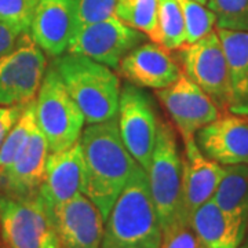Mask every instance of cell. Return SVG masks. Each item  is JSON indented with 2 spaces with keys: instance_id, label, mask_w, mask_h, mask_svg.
<instances>
[{
  "instance_id": "6da1fadb",
  "label": "cell",
  "mask_w": 248,
  "mask_h": 248,
  "mask_svg": "<svg viewBox=\"0 0 248 248\" xmlns=\"http://www.w3.org/2000/svg\"><path fill=\"white\" fill-rule=\"evenodd\" d=\"M79 142L84 161L83 195L97 205L107 221L138 163L124 146L116 117L89 124Z\"/></svg>"
},
{
  "instance_id": "7a4b0ae2",
  "label": "cell",
  "mask_w": 248,
  "mask_h": 248,
  "mask_svg": "<svg viewBox=\"0 0 248 248\" xmlns=\"http://www.w3.org/2000/svg\"><path fill=\"white\" fill-rule=\"evenodd\" d=\"M161 241L148 175L138 164L108 215L99 248H160Z\"/></svg>"
},
{
  "instance_id": "3957f363",
  "label": "cell",
  "mask_w": 248,
  "mask_h": 248,
  "mask_svg": "<svg viewBox=\"0 0 248 248\" xmlns=\"http://www.w3.org/2000/svg\"><path fill=\"white\" fill-rule=\"evenodd\" d=\"M53 66L87 124L115 119L120 98V80L109 66L80 54L63 53Z\"/></svg>"
},
{
  "instance_id": "277c9868",
  "label": "cell",
  "mask_w": 248,
  "mask_h": 248,
  "mask_svg": "<svg viewBox=\"0 0 248 248\" xmlns=\"http://www.w3.org/2000/svg\"><path fill=\"white\" fill-rule=\"evenodd\" d=\"M145 172L161 231L166 232L178 223L189 222L184 210L182 157L175 131L166 122H159L156 145Z\"/></svg>"
},
{
  "instance_id": "5b68a950",
  "label": "cell",
  "mask_w": 248,
  "mask_h": 248,
  "mask_svg": "<svg viewBox=\"0 0 248 248\" xmlns=\"http://www.w3.org/2000/svg\"><path fill=\"white\" fill-rule=\"evenodd\" d=\"M0 239L4 248H60L51 208L40 190L0 193Z\"/></svg>"
},
{
  "instance_id": "8992f818",
  "label": "cell",
  "mask_w": 248,
  "mask_h": 248,
  "mask_svg": "<svg viewBox=\"0 0 248 248\" xmlns=\"http://www.w3.org/2000/svg\"><path fill=\"white\" fill-rule=\"evenodd\" d=\"M35 116L50 152H58L79 141L84 116L66 91L53 66L47 68L35 98Z\"/></svg>"
},
{
  "instance_id": "52a82bcc",
  "label": "cell",
  "mask_w": 248,
  "mask_h": 248,
  "mask_svg": "<svg viewBox=\"0 0 248 248\" xmlns=\"http://www.w3.org/2000/svg\"><path fill=\"white\" fill-rule=\"evenodd\" d=\"M184 73L203 90L221 112H229L231 81L225 50L217 29L181 50Z\"/></svg>"
},
{
  "instance_id": "ba28073f",
  "label": "cell",
  "mask_w": 248,
  "mask_h": 248,
  "mask_svg": "<svg viewBox=\"0 0 248 248\" xmlns=\"http://www.w3.org/2000/svg\"><path fill=\"white\" fill-rule=\"evenodd\" d=\"M46 71V54L29 33L19 36L16 48L0 57V105H27L35 101Z\"/></svg>"
},
{
  "instance_id": "9c48e42d",
  "label": "cell",
  "mask_w": 248,
  "mask_h": 248,
  "mask_svg": "<svg viewBox=\"0 0 248 248\" xmlns=\"http://www.w3.org/2000/svg\"><path fill=\"white\" fill-rule=\"evenodd\" d=\"M116 120L124 146L146 171L156 145L159 125L149 95L138 86L125 84L120 91Z\"/></svg>"
},
{
  "instance_id": "30bf717a",
  "label": "cell",
  "mask_w": 248,
  "mask_h": 248,
  "mask_svg": "<svg viewBox=\"0 0 248 248\" xmlns=\"http://www.w3.org/2000/svg\"><path fill=\"white\" fill-rule=\"evenodd\" d=\"M146 36L112 17L80 25L68 53L89 57L93 61L116 69L124 55L145 42Z\"/></svg>"
},
{
  "instance_id": "8fae6325",
  "label": "cell",
  "mask_w": 248,
  "mask_h": 248,
  "mask_svg": "<svg viewBox=\"0 0 248 248\" xmlns=\"http://www.w3.org/2000/svg\"><path fill=\"white\" fill-rule=\"evenodd\" d=\"M157 97L177 125L182 140L195 137L199 130L221 116L213 99L185 73H181L167 87L157 90Z\"/></svg>"
},
{
  "instance_id": "7c38bea8",
  "label": "cell",
  "mask_w": 248,
  "mask_h": 248,
  "mask_svg": "<svg viewBox=\"0 0 248 248\" xmlns=\"http://www.w3.org/2000/svg\"><path fill=\"white\" fill-rule=\"evenodd\" d=\"M78 0H39L29 35L48 57L69 51L80 28Z\"/></svg>"
},
{
  "instance_id": "4fadbf2b",
  "label": "cell",
  "mask_w": 248,
  "mask_h": 248,
  "mask_svg": "<svg viewBox=\"0 0 248 248\" xmlns=\"http://www.w3.org/2000/svg\"><path fill=\"white\" fill-rule=\"evenodd\" d=\"M50 208L60 248L101 247L105 219L87 196H76L66 203Z\"/></svg>"
},
{
  "instance_id": "5bb4252c",
  "label": "cell",
  "mask_w": 248,
  "mask_h": 248,
  "mask_svg": "<svg viewBox=\"0 0 248 248\" xmlns=\"http://www.w3.org/2000/svg\"><path fill=\"white\" fill-rule=\"evenodd\" d=\"M200 151L222 166L248 164V116L228 112L195 135Z\"/></svg>"
},
{
  "instance_id": "9a60e30c",
  "label": "cell",
  "mask_w": 248,
  "mask_h": 248,
  "mask_svg": "<svg viewBox=\"0 0 248 248\" xmlns=\"http://www.w3.org/2000/svg\"><path fill=\"white\" fill-rule=\"evenodd\" d=\"M117 68L134 86L155 90L167 87L182 73L169 48L155 42L137 46L124 55Z\"/></svg>"
},
{
  "instance_id": "2e32d148",
  "label": "cell",
  "mask_w": 248,
  "mask_h": 248,
  "mask_svg": "<svg viewBox=\"0 0 248 248\" xmlns=\"http://www.w3.org/2000/svg\"><path fill=\"white\" fill-rule=\"evenodd\" d=\"M182 157V186H184V210L186 218L196 210L213 199L217 187L221 182L225 167L218 161L210 159L200 151L195 137L184 140Z\"/></svg>"
},
{
  "instance_id": "e0dca14e",
  "label": "cell",
  "mask_w": 248,
  "mask_h": 248,
  "mask_svg": "<svg viewBox=\"0 0 248 248\" xmlns=\"http://www.w3.org/2000/svg\"><path fill=\"white\" fill-rule=\"evenodd\" d=\"M84 161L81 146L78 141L72 146L47 156L40 193L50 207L66 203L83 195Z\"/></svg>"
},
{
  "instance_id": "ac0fdd59",
  "label": "cell",
  "mask_w": 248,
  "mask_h": 248,
  "mask_svg": "<svg viewBox=\"0 0 248 248\" xmlns=\"http://www.w3.org/2000/svg\"><path fill=\"white\" fill-rule=\"evenodd\" d=\"M48 153L50 148L45 135L36 127L25 149L7 169L0 171V193L28 196L39 192Z\"/></svg>"
},
{
  "instance_id": "d6986e66",
  "label": "cell",
  "mask_w": 248,
  "mask_h": 248,
  "mask_svg": "<svg viewBox=\"0 0 248 248\" xmlns=\"http://www.w3.org/2000/svg\"><path fill=\"white\" fill-rule=\"evenodd\" d=\"M219 35L231 81L229 112L248 116V31L217 28Z\"/></svg>"
},
{
  "instance_id": "ffe728a7",
  "label": "cell",
  "mask_w": 248,
  "mask_h": 248,
  "mask_svg": "<svg viewBox=\"0 0 248 248\" xmlns=\"http://www.w3.org/2000/svg\"><path fill=\"white\" fill-rule=\"evenodd\" d=\"M190 226L207 248H239L246 234L239 222L223 213L213 199L193 213Z\"/></svg>"
},
{
  "instance_id": "44dd1931",
  "label": "cell",
  "mask_w": 248,
  "mask_h": 248,
  "mask_svg": "<svg viewBox=\"0 0 248 248\" xmlns=\"http://www.w3.org/2000/svg\"><path fill=\"white\" fill-rule=\"evenodd\" d=\"M221 182L213 196L215 204L247 231L248 223V164L223 166Z\"/></svg>"
},
{
  "instance_id": "7402d4cb",
  "label": "cell",
  "mask_w": 248,
  "mask_h": 248,
  "mask_svg": "<svg viewBox=\"0 0 248 248\" xmlns=\"http://www.w3.org/2000/svg\"><path fill=\"white\" fill-rule=\"evenodd\" d=\"M157 11L159 0H119L115 16L125 25L140 31L152 42L160 45Z\"/></svg>"
},
{
  "instance_id": "603a6c76",
  "label": "cell",
  "mask_w": 248,
  "mask_h": 248,
  "mask_svg": "<svg viewBox=\"0 0 248 248\" xmlns=\"http://www.w3.org/2000/svg\"><path fill=\"white\" fill-rule=\"evenodd\" d=\"M157 27L160 45L169 50H179L186 45L185 19L177 0H159Z\"/></svg>"
},
{
  "instance_id": "cb8c5ba5",
  "label": "cell",
  "mask_w": 248,
  "mask_h": 248,
  "mask_svg": "<svg viewBox=\"0 0 248 248\" xmlns=\"http://www.w3.org/2000/svg\"><path fill=\"white\" fill-rule=\"evenodd\" d=\"M36 127L37 123L35 116V101H32L28 104L17 124L13 127L3 145L0 146V171L7 169L25 149Z\"/></svg>"
},
{
  "instance_id": "d4e9b609",
  "label": "cell",
  "mask_w": 248,
  "mask_h": 248,
  "mask_svg": "<svg viewBox=\"0 0 248 248\" xmlns=\"http://www.w3.org/2000/svg\"><path fill=\"white\" fill-rule=\"evenodd\" d=\"M185 19L186 45L197 42L214 31L217 25L215 14L197 0H177Z\"/></svg>"
},
{
  "instance_id": "484cf974",
  "label": "cell",
  "mask_w": 248,
  "mask_h": 248,
  "mask_svg": "<svg viewBox=\"0 0 248 248\" xmlns=\"http://www.w3.org/2000/svg\"><path fill=\"white\" fill-rule=\"evenodd\" d=\"M207 7L215 14L217 28L248 31V0H207Z\"/></svg>"
},
{
  "instance_id": "4316f807",
  "label": "cell",
  "mask_w": 248,
  "mask_h": 248,
  "mask_svg": "<svg viewBox=\"0 0 248 248\" xmlns=\"http://www.w3.org/2000/svg\"><path fill=\"white\" fill-rule=\"evenodd\" d=\"M39 0H0V24L19 35L29 33Z\"/></svg>"
},
{
  "instance_id": "83f0119b",
  "label": "cell",
  "mask_w": 248,
  "mask_h": 248,
  "mask_svg": "<svg viewBox=\"0 0 248 248\" xmlns=\"http://www.w3.org/2000/svg\"><path fill=\"white\" fill-rule=\"evenodd\" d=\"M160 248H207L189 222H182L172 226L169 231L163 232V241Z\"/></svg>"
},
{
  "instance_id": "f1b7e54d",
  "label": "cell",
  "mask_w": 248,
  "mask_h": 248,
  "mask_svg": "<svg viewBox=\"0 0 248 248\" xmlns=\"http://www.w3.org/2000/svg\"><path fill=\"white\" fill-rule=\"evenodd\" d=\"M80 24H93L115 16L119 0H78Z\"/></svg>"
},
{
  "instance_id": "f546056e",
  "label": "cell",
  "mask_w": 248,
  "mask_h": 248,
  "mask_svg": "<svg viewBox=\"0 0 248 248\" xmlns=\"http://www.w3.org/2000/svg\"><path fill=\"white\" fill-rule=\"evenodd\" d=\"M27 105H0V146L17 124Z\"/></svg>"
},
{
  "instance_id": "4dcf8cb0",
  "label": "cell",
  "mask_w": 248,
  "mask_h": 248,
  "mask_svg": "<svg viewBox=\"0 0 248 248\" xmlns=\"http://www.w3.org/2000/svg\"><path fill=\"white\" fill-rule=\"evenodd\" d=\"M19 36L21 35L17 33L16 31L0 24V57L6 55L11 50L16 48V46L18 45V40H19Z\"/></svg>"
},
{
  "instance_id": "1f68e13d",
  "label": "cell",
  "mask_w": 248,
  "mask_h": 248,
  "mask_svg": "<svg viewBox=\"0 0 248 248\" xmlns=\"http://www.w3.org/2000/svg\"><path fill=\"white\" fill-rule=\"evenodd\" d=\"M197 1H199V3H202V4H204V6L207 4V0H197Z\"/></svg>"
}]
</instances>
